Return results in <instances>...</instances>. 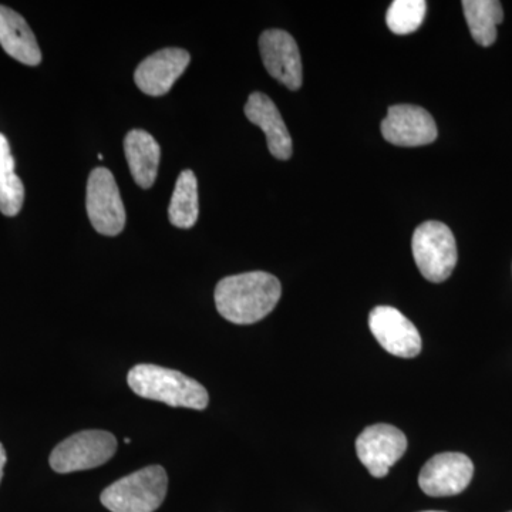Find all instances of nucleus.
<instances>
[{
  "label": "nucleus",
  "mask_w": 512,
  "mask_h": 512,
  "mask_svg": "<svg viewBox=\"0 0 512 512\" xmlns=\"http://www.w3.org/2000/svg\"><path fill=\"white\" fill-rule=\"evenodd\" d=\"M281 295L276 276L255 271L221 279L214 298L222 318L237 325H252L274 311Z\"/></svg>",
  "instance_id": "1"
},
{
  "label": "nucleus",
  "mask_w": 512,
  "mask_h": 512,
  "mask_svg": "<svg viewBox=\"0 0 512 512\" xmlns=\"http://www.w3.org/2000/svg\"><path fill=\"white\" fill-rule=\"evenodd\" d=\"M128 386L143 399L171 407L205 410L210 397L201 383L177 370L156 365H138L128 372Z\"/></svg>",
  "instance_id": "2"
},
{
  "label": "nucleus",
  "mask_w": 512,
  "mask_h": 512,
  "mask_svg": "<svg viewBox=\"0 0 512 512\" xmlns=\"http://www.w3.org/2000/svg\"><path fill=\"white\" fill-rule=\"evenodd\" d=\"M167 490L164 468L150 466L111 484L100 500L111 512H154L163 504Z\"/></svg>",
  "instance_id": "3"
},
{
  "label": "nucleus",
  "mask_w": 512,
  "mask_h": 512,
  "mask_svg": "<svg viewBox=\"0 0 512 512\" xmlns=\"http://www.w3.org/2000/svg\"><path fill=\"white\" fill-rule=\"evenodd\" d=\"M412 249L420 274L427 281H447L457 265V244L453 232L439 221H427L414 231Z\"/></svg>",
  "instance_id": "4"
},
{
  "label": "nucleus",
  "mask_w": 512,
  "mask_h": 512,
  "mask_svg": "<svg viewBox=\"0 0 512 512\" xmlns=\"http://www.w3.org/2000/svg\"><path fill=\"white\" fill-rule=\"evenodd\" d=\"M117 440L109 431L86 430L62 441L50 454V467L59 474L103 466L116 454Z\"/></svg>",
  "instance_id": "5"
},
{
  "label": "nucleus",
  "mask_w": 512,
  "mask_h": 512,
  "mask_svg": "<svg viewBox=\"0 0 512 512\" xmlns=\"http://www.w3.org/2000/svg\"><path fill=\"white\" fill-rule=\"evenodd\" d=\"M86 207L94 229L106 237H117L126 227V208L119 185L107 168H94L87 180Z\"/></svg>",
  "instance_id": "6"
},
{
  "label": "nucleus",
  "mask_w": 512,
  "mask_h": 512,
  "mask_svg": "<svg viewBox=\"0 0 512 512\" xmlns=\"http://www.w3.org/2000/svg\"><path fill=\"white\" fill-rule=\"evenodd\" d=\"M407 439L402 430L390 424L366 427L356 440V453L373 477L383 478L403 457Z\"/></svg>",
  "instance_id": "7"
},
{
  "label": "nucleus",
  "mask_w": 512,
  "mask_h": 512,
  "mask_svg": "<svg viewBox=\"0 0 512 512\" xmlns=\"http://www.w3.org/2000/svg\"><path fill=\"white\" fill-rule=\"evenodd\" d=\"M473 474V461L466 454L441 453L421 468L419 485L430 497H451L466 490Z\"/></svg>",
  "instance_id": "8"
},
{
  "label": "nucleus",
  "mask_w": 512,
  "mask_h": 512,
  "mask_svg": "<svg viewBox=\"0 0 512 512\" xmlns=\"http://www.w3.org/2000/svg\"><path fill=\"white\" fill-rule=\"evenodd\" d=\"M369 328L390 355L412 359L421 352V336L416 326L392 306H377L370 312Z\"/></svg>",
  "instance_id": "9"
},
{
  "label": "nucleus",
  "mask_w": 512,
  "mask_h": 512,
  "mask_svg": "<svg viewBox=\"0 0 512 512\" xmlns=\"http://www.w3.org/2000/svg\"><path fill=\"white\" fill-rule=\"evenodd\" d=\"M259 50L268 73L289 90L301 89L302 59L295 39L281 29L265 30L259 37Z\"/></svg>",
  "instance_id": "10"
},
{
  "label": "nucleus",
  "mask_w": 512,
  "mask_h": 512,
  "mask_svg": "<svg viewBox=\"0 0 512 512\" xmlns=\"http://www.w3.org/2000/svg\"><path fill=\"white\" fill-rule=\"evenodd\" d=\"M382 134L393 146L420 147L434 143L439 133L429 111L412 104H399L390 107L382 123Z\"/></svg>",
  "instance_id": "11"
},
{
  "label": "nucleus",
  "mask_w": 512,
  "mask_h": 512,
  "mask_svg": "<svg viewBox=\"0 0 512 512\" xmlns=\"http://www.w3.org/2000/svg\"><path fill=\"white\" fill-rule=\"evenodd\" d=\"M191 62L190 53L178 47L158 50L138 64L134 82L141 92L160 97L170 92Z\"/></svg>",
  "instance_id": "12"
},
{
  "label": "nucleus",
  "mask_w": 512,
  "mask_h": 512,
  "mask_svg": "<svg viewBox=\"0 0 512 512\" xmlns=\"http://www.w3.org/2000/svg\"><path fill=\"white\" fill-rule=\"evenodd\" d=\"M245 116L252 124L261 128L266 136L269 151L278 160L292 157V137L274 101L264 93H252L245 104Z\"/></svg>",
  "instance_id": "13"
},
{
  "label": "nucleus",
  "mask_w": 512,
  "mask_h": 512,
  "mask_svg": "<svg viewBox=\"0 0 512 512\" xmlns=\"http://www.w3.org/2000/svg\"><path fill=\"white\" fill-rule=\"evenodd\" d=\"M0 46L10 57L26 66H37L42 62V52L28 22L15 10L2 5H0Z\"/></svg>",
  "instance_id": "14"
},
{
  "label": "nucleus",
  "mask_w": 512,
  "mask_h": 512,
  "mask_svg": "<svg viewBox=\"0 0 512 512\" xmlns=\"http://www.w3.org/2000/svg\"><path fill=\"white\" fill-rule=\"evenodd\" d=\"M124 151L131 177L138 187L144 190L153 187L161 158L156 138L144 130H131L124 140Z\"/></svg>",
  "instance_id": "15"
},
{
  "label": "nucleus",
  "mask_w": 512,
  "mask_h": 512,
  "mask_svg": "<svg viewBox=\"0 0 512 512\" xmlns=\"http://www.w3.org/2000/svg\"><path fill=\"white\" fill-rule=\"evenodd\" d=\"M461 5L473 39L483 47L494 45L497 26L504 20L503 5L498 0H464Z\"/></svg>",
  "instance_id": "16"
},
{
  "label": "nucleus",
  "mask_w": 512,
  "mask_h": 512,
  "mask_svg": "<svg viewBox=\"0 0 512 512\" xmlns=\"http://www.w3.org/2000/svg\"><path fill=\"white\" fill-rule=\"evenodd\" d=\"M25 187L15 173V160L10 151L8 138L0 133V212L15 217L23 207Z\"/></svg>",
  "instance_id": "17"
},
{
  "label": "nucleus",
  "mask_w": 512,
  "mask_h": 512,
  "mask_svg": "<svg viewBox=\"0 0 512 512\" xmlns=\"http://www.w3.org/2000/svg\"><path fill=\"white\" fill-rule=\"evenodd\" d=\"M200 214L198 205L197 177L191 170H185L178 177L168 208V218L177 228L188 229L195 225Z\"/></svg>",
  "instance_id": "18"
},
{
  "label": "nucleus",
  "mask_w": 512,
  "mask_h": 512,
  "mask_svg": "<svg viewBox=\"0 0 512 512\" xmlns=\"http://www.w3.org/2000/svg\"><path fill=\"white\" fill-rule=\"evenodd\" d=\"M427 12L424 0H394L386 13V23L396 35H410L423 25Z\"/></svg>",
  "instance_id": "19"
},
{
  "label": "nucleus",
  "mask_w": 512,
  "mask_h": 512,
  "mask_svg": "<svg viewBox=\"0 0 512 512\" xmlns=\"http://www.w3.org/2000/svg\"><path fill=\"white\" fill-rule=\"evenodd\" d=\"M6 460H8V457H6L5 447L0 443V481H2L3 468H5Z\"/></svg>",
  "instance_id": "20"
},
{
  "label": "nucleus",
  "mask_w": 512,
  "mask_h": 512,
  "mask_svg": "<svg viewBox=\"0 0 512 512\" xmlns=\"http://www.w3.org/2000/svg\"><path fill=\"white\" fill-rule=\"evenodd\" d=\"M124 443H126V444H131V439H128V437H127V439H126V440H124Z\"/></svg>",
  "instance_id": "21"
},
{
  "label": "nucleus",
  "mask_w": 512,
  "mask_h": 512,
  "mask_svg": "<svg viewBox=\"0 0 512 512\" xmlns=\"http://www.w3.org/2000/svg\"><path fill=\"white\" fill-rule=\"evenodd\" d=\"M424 512H443V511H424Z\"/></svg>",
  "instance_id": "22"
}]
</instances>
